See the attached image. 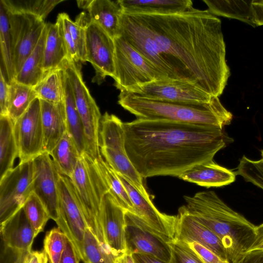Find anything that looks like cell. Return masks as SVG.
<instances>
[{
    "label": "cell",
    "mask_w": 263,
    "mask_h": 263,
    "mask_svg": "<svg viewBox=\"0 0 263 263\" xmlns=\"http://www.w3.org/2000/svg\"><path fill=\"white\" fill-rule=\"evenodd\" d=\"M120 36L168 80L219 97L230 76L220 20L193 7L167 14L123 13Z\"/></svg>",
    "instance_id": "6da1fadb"
},
{
    "label": "cell",
    "mask_w": 263,
    "mask_h": 263,
    "mask_svg": "<svg viewBox=\"0 0 263 263\" xmlns=\"http://www.w3.org/2000/svg\"><path fill=\"white\" fill-rule=\"evenodd\" d=\"M123 127L127 156L143 178L178 177L213 160L227 143L223 128L218 126L136 119L123 122Z\"/></svg>",
    "instance_id": "7a4b0ae2"
},
{
    "label": "cell",
    "mask_w": 263,
    "mask_h": 263,
    "mask_svg": "<svg viewBox=\"0 0 263 263\" xmlns=\"http://www.w3.org/2000/svg\"><path fill=\"white\" fill-rule=\"evenodd\" d=\"M186 212L221 241L231 263L241 259L253 244L255 227L223 201L214 191L184 196Z\"/></svg>",
    "instance_id": "3957f363"
},
{
    "label": "cell",
    "mask_w": 263,
    "mask_h": 263,
    "mask_svg": "<svg viewBox=\"0 0 263 263\" xmlns=\"http://www.w3.org/2000/svg\"><path fill=\"white\" fill-rule=\"evenodd\" d=\"M118 104L139 119H160L218 126L229 125L233 115L213 96L206 103H184L149 99L120 91Z\"/></svg>",
    "instance_id": "277c9868"
},
{
    "label": "cell",
    "mask_w": 263,
    "mask_h": 263,
    "mask_svg": "<svg viewBox=\"0 0 263 263\" xmlns=\"http://www.w3.org/2000/svg\"><path fill=\"white\" fill-rule=\"evenodd\" d=\"M69 178L80 201L87 227L103 248L111 254L105 242L100 220L101 204L103 197L108 192V187L97 159L87 152L82 153Z\"/></svg>",
    "instance_id": "5b68a950"
},
{
    "label": "cell",
    "mask_w": 263,
    "mask_h": 263,
    "mask_svg": "<svg viewBox=\"0 0 263 263\" xmlns=\"http://www.w3.org/2000/svg\"><path fill=\"white\" fill-rule=\"evenodd\" d=\"M123 122L116 115L105 112L100 121L99 148L109 166L133 186L143 197L151 200L143 178L130 161L125 147Z\"/></svg>",
    "instance_id": "8992f818"
},
{
    "label": "cell",
    "mask_w": 263,
    "mask_h": 263,
    "mask_svg": "<svg viewBox=\"0 0 263 263\" xmlns=\"http://www.w3.org/2000/svg\"><path fill=\"white\" fill-rule=\"evenodd\" d=\"M114 86L129 91L156 80L166 79L142 54L119 36L114 39Z\"/></svg>",
    "instance_id": "52a82bcc"
},
{
    "label": "cell",
    "mask_w": 263,
    "mask_h": 263,
    "mask_svg": "<svg viewBox=\"0 0 263 263\" xmlns=\"http://www.w3.org/2000/svg\"><path fill=\"white\" fill-rule=\"evenodd\" d=\"M60 66L65 70L72 90L83 126L87 153L94 158H98L101 156L99 133L102 115L83 81L81 64L67 58Z\"/></svg>",
    "instance_id": "ba28073f"
},
{
    "label": "cell",
    "mask_w": 263,
    "mask_h": 263,
    "mask_svg": "<svg viewBox=\"0 0 263 263\" xmlns=\"http://www.w3.org/2000/svg\"><path fill=\"white\" fill-rule=\"evenodd\" d=\"M125 219L126 253L145 254L166 263L171 262L170 242L174 239L155 230L130 211H125Z\"/></svg>",
    "instance_id": "9c48e42d"
},
{
    "label": "cell",
    "mask_w": 263,
    "mask_h": 263,
    "mask_svg": "<svg viewBox=\"0 0 263 263\" xmlns=\"http://www.w3.org/2000/svg\"><path fill=\"white\" fill-rule=\"evenodd\" d=\"M60 217L58 228L72 241L84 262V239L87 227L80 201L70 178L61 174L59 182Z\"/></svg>",
    "instance_id": "30bf717a"
},
{
    "label": "cell",
    "mask_w": 263,
    "mask_h": 263,
    "mask_svg": "<svg viewBox=\"0 0 263 263\" xmlns=\"http://www.w3.org/2000/svg\"><path fill=\"white\" fill-rule=\"evenodd\" d=\"M32 160L19 163L0 178L1 223L22 208L33 192Z\"/></svg>",
    "instance_id": "8fae6325"
},
{
    "label": "cell",
    "mask_w": 263,
    "mask_h": 263,
    "mask_svg": "<svg viewBox=\"0 0 263 263\" xmlns=\"http://www.w3.org/2000/svg\"><path fill=\"white\" fill-rule=\"evenodd\" d=\"M7 13L12 62L15 76L26 59L36 46L46 23L42 19L33 15Z\"/></svg>",
    "instance_id": "7c38bea8"
},
{
    "label": "cell",
    "mask_w": 263,
    "mask_h": 263,
    "mask_svg": "<svg viewBox=\"0 0 263 263\" xmlns=\"http://www.w3.org/2000/svg\"><path fill=\"white\" fill-rule=\"evenodd\" d=\"M85 30V61L89 62L95 70L92 82L100 85L106 77L113 78L115 75L114 40L100 26L92 22L89 15Z\"/></svg>",
    "instance_id": "4fadbf2b"
},
{
    "label": "cell",
    "mask_w": 263,
    "mask_h": 263,
    "mask_svg": "<svg viewBox=\"0 0 263 263\" xmlns=\"http://www.w3.org/2000/svg\"><path fill=\"white\" fill-rule=\"evenodd\" d=\"M19 163L32 160L44 151L41 101L37 97L14 122Z\"/></svg>",
    "instance_id": "5bb4252c"
},
{
    "label": "cell",
    "mask_w": 263,
    "mask_h": 263,
    "mask_svg": "<svg viewBox=\"0 0 263 263\" xmlns=\"http://www.w3.org/2000/svg\"><path fill=\"white\" fill-rule=\"evenodd\" d=\"M33 162V192L55 222L60 217L59 182L61 173L50 154L44 152Z\"/></svg>",
    "instance_id": "9a60e30c"
},
{
    "label": "cell",
    "mask_w": 263,
    "mask_h": 263,
    "mask_svg": "<svg viewBox=\"0 0 263 263\" xmlns=\"http://www.w3.org/2000/svg\"><path fill=\"white\" fill-rule=\"evenodd\" d=\"M126 91L149 99L184 103H206L213 97L191 83L168 79L156 80Z\"/></svg>",
    "instance_id": "2e32d148"
},
{
    "label": "cell",
    "mask_w": 263,
    "mask_h": 263,
    "mask_svg": "<svg viewBox=\"0 0 263 263\" xmlns=\"http://www.w3.org/2000/svg\"><path fill=\"white\" fill-rule=\"evenodd\" d=\"M125 211L107 192L103 198L100 220L105 242L115 257L126 253Z\"/></svg>",
    "instance_id": "e0dca14e"
},
{
    "label": "cell",
    "mask_w": 263,
    "mask_h": 263,
    "mask_svg": "<svg viewBox=\"0 0 263 263\" xmlns=\"http://www.w3.org/2000/svg\"><path fill=\"white\" fill-rule=\"evenodd\" d=\"M187 243L196 242L228 260L227 252L220 239L211 230L195 220L183 205L176 215L174 238Z\"/></svg>",
    "instance_id": "ac0fdd59"
},
{
    "label": "cell",
    "mask_w": 263,
    "mask_h": 263,
    "mask_svg": "<svg viewBox=\"0 0 263 263\" xmlns=\"http://www.w3.org/2000/svg\"><path fill=\"white\" fill-rule=\"evenodd\" d=\"M117 175L133 203V208L130 212L141 218L155 230L174 239L176 215H167L159 211L151 200L145 199L125 178Z\"/></svg>",
    "instance_id": "d6986e66"
},
{
    "label": "cell",
    "mask_w": 263,
    "mask_h": 263,
    "mask_svg": "<svg viewBox=\"0 0 263 263\" xmlns=\"http://www.w3.org/2000/svg\"><path fill=\"white\" fill-rule=\"evenodd\" d=\"M2 244L12 250L30 252L35 237L33 228L21 208L1 223Z\"/></svg>",
    "instance_id": "ffe728a7"
},
{
    "label": "cell",
    "mask_w": 263,
    "mask_h": 263,
    "mask_svg": "<svg viewBox=\"0 0 263 263\" xmlns=\"http://www.w3.org/2000/svg\"><path fill=\"white\" fill-rule=\"evenodd\" d=\"M40 101L44 151L49 154L67 132L65 104Z\"/></svg>",
    "instance_id": "44dd1931"
},
{
    "label": "cell",
    "mask_w": 263,
    "mask_h": 263,
    "mask_svg": "<svg viewBox=\"0 0 263 263\" xmlns=\"http://www.w3.org/2000/svg\"><path fill=\"white\" fill-rule=\"evenodd\" d=\"M178 178L209 188L220 187L233 183L235 181L236 174L212 160L185 171Z\"/></svg>",
    "instance_id": "7402d4cb"
},
{
    "label": "cell",
    "mask_w": 263,
    "mask_h": 263,
    "mask_svg": "<svg viewBox=\"0 0 263 263\" xmlns=\"http://www.w3.org/2000/svg\"><path fill=\"white\" fill-rule=\"evenodd\" d=\"M87 11L90 20L112 39L120 36V21L123 13L120 0H92Z\"/></svg>",
    "instance_id": "603a6c76"
},
{
    "label": "cell",
    "mask_w": 263,
    "mask_h": 263,
    "mask_svg": "<svg viewBox=\"0 0 263 263\" xmlns=\"http://www.w3.org/2000/svg\"><path fill=\"white\" fill-rule=\"evenodd\" d=\"M124 13L167 14L185 11L193 7L190 0H120Z\"/></svg>",
    "instance_id": "cb8c5ba5"
},
{
    "label": "cell",
    "mask_w": 263,
    "mask_h": 263,
    "mask_svg": "<svg viewBox=\"0 0 263 263\" xmlns=\"http://www.w3.org/2000/svg\"><path fill=\"white\" fill-rule=\"evenodd\" d=\"M208 11L214 15L236 19L256 27L252 8L253 0H203Z\"/></svg>",
    "instance_id": "d4e9b609"
},
{
    "label": "cell",
    "mask_w": 263,
    "mask_h": 263,
    "mask_svg": "<svg viewBox=\"0 0 263 263\" xmlns=\"http://www.w3.org/2000/svg\"><path fill=\"white\" fill-rule=\"evenodd\" d=\"M46 32L47 23L36 46L15 76L14 80L16 82L34 87L45 77L43 62Z\"/></svg>",
    "instance_id": "484cf974"
},
{
    "label": "cell",
    "mask_w": 263,
    "mask_h": 263,
    "mask_svg": "<svg viewBox=\"0 0 263 263\" xmlns=\"http://www.w3.org/2000/svg\"><path fill=\"white\" fill-rule=\"evenodd\" d=\"M18 155L14 121L7 115H0V178L13 167Z\"/></svg>",
    "instance_id": "4316f807"
},
{
    "label": "cell",
    "mask_w": 263,
    "mask_h": 263,
    "mask_svg": "<svg viewBox=\"0 0 263 263\" xmlns=\"http://www.w3.org/2000/svg\"><path fill=\"white\" fill-rule=\"evenodd\" d=\"M68 58L64 41L57 23H47V32L44 50L43 69L45 76L58 68Z\"/></svg>",
    "instance_id": "83f0119b"
},
{
    "label": "cell",
    "mask_w": 263,
    "mask_h": 263,
    "mask_svg": "<svg viewBox=\"0 0 263 263\" xmlns=\"http://www.w3.org/2000/svg\"><path fill=\"white\" fill-rule=\"evenodd\" d=\"M60 173L70 177L81 155L78 147L67 132L49 153Z\"/></svg>",
    "instance_id": "f1b7e54d"
},
{
    "label": "cell",
    "mask_w": 263,
    "mask_h": 263,
    "mask_svg": "<svg viewBox=\"0 0 263 263\" xmlns=\"http://www.w3.org/2000/svg\"><path fill=\"white\" fill-rule=\"evenodd\" d=\"M65 92L64 104L66 116L67 132L75 141L80 153H87V144L83 126L76 106L72 90L67 74L65 84Z\"/></svg>",
    "instance_id": "f546056e"
},
{
    "label": "cell",
    "mask_w": 263,
    "mask_h": 263,
    "mask_svg": "<svg viewBox=\"0 0 263 263\" xmlns=\"http://www.w3.org/2000/svg\"><path fill=\"white\" fill-rule=\"evenodd\" d=\"M66 77L61 66L49 72L34 87L37 97L52 103L64 102Z\"/></svg>",
    "instance_id": "4dcf8cb0"
},
{
    "label": "cell",
    "mask_w": 263,
    "mask_h": 263,
    "mask_svg": "<svg viewBox=\"0 0 263 263\" xmlns=\"http://www.w3.org/2000/svg\"><path fill=\"white\" fill-rule=\"evenodd\" d=\"M37 97L34 87L13 80L9 83L7 116L15 122L27 110Z\"/></svg>",
    "instance_id": "1f68e13d"
},
{
    "label": "cell",
    "mask_w": 263,
    "mask_h": 263,
    "mask_svg": "<svg viewBox=\"0 0 263 263\" xmlns=\"http://www.w3.org/2000/svg\"><path fill=\"white\" fill-rule=\"evenodd\" d=\"M63 0H1L7 11L28 14L45 20L49 13Z\"/></svg>",
    "instance_id": "d6a6232c"
},
{
    "label": "cell",
    "mask_w": 263,
    "mask_h": 263,
    "mask_svg": "<svg viewBox=\"0 0 263 263\" xmlns=\"http://www.w3.org/2000/svg\"><path fill=\"white\" fill-rule=\"evenodd\" d=\"M0 43L1 65L4 74L9 83L14 80L15 75L12 62L11 42L8 15L0 3Z\"/></svg>",
    "instance_id": "836d02e7"
},
{
    "label": "cell",
    "mask_w": 263,
    "mask_h": 263,
    "mask_svg": "<svg viewBox=\"0 0 263 263\" xmlns=\"http://www.w3.org/2000/svg\"><path fill=\"white\" fill-rule=\"evenodd\" d=\"M98 165L108 187V192L117 203L125 211H131L133 205L129 195L116 172L102 156L97 159Z\"/></svg>",
    "instance_id": "e575fe53"
},
{
    "label": "cell",
    "mask_w": 263,
    "mask_h": 263,
    "mask_svg": "<svg viewBox=\"0 0 263 263\" xmlns=\"http://www.w3.org/2000/svg\"><path fill=\"white\" fill-rule=\"evenodd\" d=\"M23 208L36 237L43 231L47 222L50 219L49 214L42 201L33 192L26 200Z\"/></svg>",
    "instance_id": "d590c367"
},
{
    "label": "cell",
    "mask_w": 263,
    "mask_h": 263,
    "mask_svg": "<svg viewBox=\"0 0 263 263\" xmlns=\"http://www.w3.org/2000/svg\"><path fill=\"white\" fill-rule=\"evenodd\" d=\"M84 263H113L115 257L105 250L87 227L84 239Z\"/></svg>",
    "instance_id": "8d00e7d4"
},
{
    "label": "cell",
    "mask_w": 263,
    "mask_h": 263,
    "mask_svg": "<svg viewBox=\"0 0 263 263\" xmlns=\"http://www.w3.org/2000/svg\"><path fill=\"white\" fill-rule=\"evenodd\" d=\"M88 13L84 12L72 21L67 14L66 21L72 40L77 48L80 61L85 62L86 57V23Z\"/></svg>",
    "instance_id": "74e56055"
},
{
    "label": "cell",
    "mask_w": 263,
    "mask_h": 263,
    "mask_svg": "<svg viewBox=\"0 0 263 263\" xmlns=\"http://www.w3.org/2000/svg\"><path fill=\"white\" fill-rule=\"evenodd\" d=\"M67 236L59 228L48 231L43 243L44 251L50 263H59L64 250Z\"/></svg>",
    "instance_id": "f35d334b"
},
{
    "label": "cell",
    "mask_w": 263,
    "mask_h": 263,
    "mask_svg": "<svg viewBox=\"0 0 263 263\" xmlns=\"http://www.w3.org/2000/svg\"><path fill=\"white\" fill-rule=\"evenodd\" d=\"M235 174L241 176L247 182L263 190V158L253 160L243 156Z\"/></svg>",
    "instance_id": "ab89813d"
},
{
    "label": "cell",
    "mask_w": 263,
    "mask_h": 263,
    "mask_svg": "<svg viewBox=\"0 0 263 263\" xmlns=\"http://www.w3.org/2000/svg\"><path fill=\"white\" fill-rule=\"evenodd\" d=\"M170 245L172 250L170 263H204L189 243L174 239Z\"/></svg>",
    "instance_id": "60d3db41"
},
{
    "label": "cell",
    "mask_w": 263,
    "mask_h": 263,
    "mask_svg": "<svg viewBox=\"0 0 263 263\" xmlns=\"http://www.w3.org/2000/svg\"><path fill=\"white\" fill-rule=\"evenodd\" d=\"M66 13H61L58 15L56 23L58 25L60 34L64 41L67 53L68 58L79 63L80 60L76 45L71 37L66 21Z\"/></svg>",
    "instance_id": "b9f144b4"
},
{
    "label": "cell",
    "mask_w": 263,
    "mask_h": 263,
    "mask_svg": "<svg viewBox=\"0 0 263 263\" xmlns=\"http://www.w3.org/2000/svg\"><path fill=\"white\" fill-rule=\"evenodd\" d=\"M204 263H231L219 257L211 251L196 242L189 243Z\"/></svg>",
    "instance_id": "7bdbcfd3"
},
{
    "label": "cell",
    "mask_w": 263,
    "mask_h": 263,
    "mask_svg": "<svg viewBox=\"0 0 263 263\" xmlns=\"http://www.w3.org/2000/svg\"><path fill=\"white\" fill-rule=\"evenodd\" d=\"M29 253L17 251L3 245L2 247L1 263H25Z\"/></svg>",
    "instance_id": "ee69618b"
},
{
    "label": "cell",
    "mask_w": 263,
    "mask_h": 263,
    "mask_svg": "<svg viewBox=\"0 0 263 263\" xmlns=\"http://www.w3.org/2000/svg\"><path fill=\"white\" fill-rule=\"evenodd\" d=\"M9 94V83L0 69V115H7V104Z\"/></svg>",
    "instance_id": "f6af8a7d"
},
{
    "label": "cell",
    "mask_w": 263,
    "mask_h": 263,
    "mask_svg": "<svg viewBox=\"0 0 263 263\" xmlns=\"http://www.w3.org/2000/svg\"><path fill=\"white\" fill-rule=\"evenodd\" d=\"M80 260L72 241L67 237L64 250L59 263H79Z\"/></svg>",
    "instance_id": "bcb514c9"
},
{
    "label": "cell",
    "mask_w": 263,
    "mask_h": 263,
    "mask_svg": "<svg viewBox=\"0 0 263 263\" xmlns=\"http://www.w3.org/2000/svg\"><path fill=\"white\" fill-rule=\"evenodd\" d=\"M255 231L254 242L247 253L254 251L263 252V223L256 226Z\"/></svg>",
    "instance_id": "7dc6e473"
},
{
    "label": "cell",
    "mask_w": 263,
    "mask_h": 263,
    "mask_svg": "<svg viewBox=\"0 0 263 263\" xmlns=\"http://www.w3.org/2000/svg\"><path fill=\"white\" fill-rule=\"evenodd\" d=\"M252 8L256 26H263V0H253Z\"/></svg>",
    "instance_id": "c3c4849f"
},
{
    "label": "cell",
    "mask_w": 263,
    "mask_h": 263,
    "mask_svg": "<svg viewBox=\"0 0 263 263\" xmlns=\"http://www.w3.org/2000/svg\"><path fill=\"white\" fill-rule=\"evenodd\" d=\"M48 256L44 251H31L28 254L25 263H48Z\"/></svg>",
    "instance_id": "681fc988"
},
{
    "label": "cell",
    "mask_w": 263,
    "mask_h": 263,
    "mask_svg": "<svg viewBox=\"0 0 263 263\" xmlns=\"http://www.w3.org/2000/svg\"><path fill=\"white\" fill-rule=\"evenodd\" d=\"M235 263H263V252L254 251L248 253Z\"/></svg>",
    "instance_id": "f907efd6"
},
{
    "label": "cell",
    "mask_w": 263,
    "mask_h": 263,
    "mask_svg": "<svg viewBox=\"0 0 263 263\" xmlns=\"http://www.w3.org/2000/svg\"><path fill=\"white\" fill-rule=\"evenodd\" d=\"M132 255L135 263H166L145 254H133Z\"/></svg>",
    "instance_id": "816d5d0a"
},
{
    "label": "cell",
    "mask_w": 263,
    "mask_h": 263,
    "mask_svg": "<svg viewBox=\"0 0 263 263\" xmlns=\"http://www.w3.org/2000/svg\"><path fill=\"white\" fill-rule=\"evenodd\" d=\"M113 263H135L133 255L125 253L116 257Z\"/></svg>",
    "instance_id": "f5cc1de1"
},
{
    "label": "cell",
    "mask_w": 263,
    "mask_h": 263,
    "mask_svg": "<svg viewBox=\"0 0 263 263\" xmlns=\"http://www.w3.org/2000/svg\"><path fill=\"white\" fill-rule=\"evenodd\" d=\"M92 0H79L77 1V5L79 8L86 9H88Z\"/></svg>",
    "instance_id": "db71d44e"
},
{
    "label": "cell",
    "mask_w": 263,
    "mask_h": 263,
    "mask_svg": "<svg viewBox=\"0 0 263 263\" xmlns=\"http://www.w3.org/2000/svg\"><path fill=\"white\" fill-rule=\"evenodd\" d=\"M261 155L262 158H263V149H262L261 151Z\"/></svg>",
    "instance_id": "11a10c76"
}]
</instances>
